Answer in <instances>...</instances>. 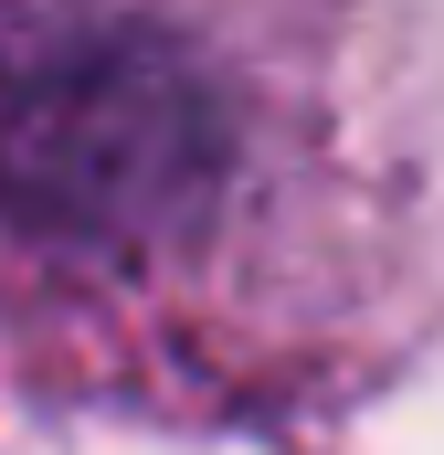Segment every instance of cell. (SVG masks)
I'll return each instance as SVG.
<instances>
[{
	"label": "cell",
	"instance_id": "1",
	"mask_svg": "<svg viewBox=\"0 0 444 455\" xmlns=\"http://www.w3.org/2000/svg\"><path fill=\"white\" fill-rule=\"evenodd\" d=\"M444 329V0H0V392L286 424Z\"/></svg>",
	"mask_w": 444,
	"mask_h": 455
}]
</instances>
